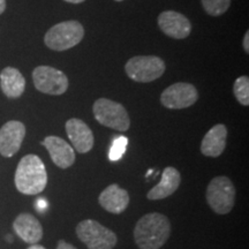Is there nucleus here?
Here are the masks:
<instances>
[{"mask_svg": "<svg viewBox=\"0 0 249 249\" xmlns=\"http://www.w3.org/2000/svg\"><path fill=\"white\" fill-rule=\"evenodd\" d=\"M170 235L169 218L158 213L144 214L134 229V239L140 249H160L169 240Z\"/></svg>", "mask_w": 249, "mask_h": 249, "instance_id": "nucleus-1", "label": "nucleus"}, {"mask_svg": "<svg viewBox=\"0 0 249 249\" xmlns=\"http://www.w3.org/2000/svg\"><path fill=\"white\" fill-rule=\"evenodd\" d=\"M14 181L21 194L36 195L44 191L48 185V172L38 156L26 155L18 161Z\"/></svg>", "mask_w": 249, "mask_h": 249, "instance_id": "nucleus-2", "label": "nucleus"}, {"mask_svg": "<svg viewBox=\"0 0 249 249\" xmlns=\"http://www.w3.org/2000/svg\"><path fill=\"white\" fill-rule=\"evenodd\" d=\"M85 36V28L77 21H65L51 27L45 34L44 42L53 51H65L79 44Z\"/></svg>", "mask_w": 249, "mask_h": 249, "instance_id": "nucleus-3", "label": "nucleus"}, {"mask_svg": "<svg viewBox=\"0 0 249 249\" xmlns=\"http://www.w3.org/2000/svg\"><path fill=\"white\" fill-rule=\"evenodd\" d=\"M207 202L217 214L231 213L235 203V187L227 177L220 176L211 180L207 188Z\"/></svg>", "mask_w": 249, "mask_h": 249, "instance_id": "nucleus-4", "label": "nucleus"}, {"mask_svg": "<svg viewBox=\"0 0 249 249\" xmlns=\"http://www.w3.org/2000/svg\"><path fill=\"white\" fill-rule=\"evenodd\" d=\"M92 112L95 119L103 126L119 132H126L129 128V116L120 103L107 98H99L93 103Z\"/></svg>", "mask_w": 249, "mask_h": 249, "instance_id": "nucleus-5", "label": "nucleus"}, {"mask_svg": "<svg viewBox=\"0 0 249 249\" xmlns=\"http://www.w3.org/2000/svg\"><path fill=\"white\" fill-rule=\"evenodd\" d=\"M76 235L88 249H113L118 241L116 233L92 219L79 223Z\"/></svg>", "mask_w": 249, "mask_h": 249, "instance_id": "nucleus-6", "label": "nucleus"}, {"mask_svg": "<svg viewBox=\"0 0 249 249\" xmlns=\"http://www.w3.org/2000/svg\"><path fill=\"white\" fill-rule=\"evenodd\" d=\"M124 71L135 82L148 83L163 75L165 62L156 55H138L127 61Z\"/></svg>", "mask_w": 249, "mask_h": 249, "instance_id": "nucleus-7", "label": "nucleus"}, {"mask_svg": "<svg viewBox=\"0 0 249 249\" xmlns=\"http://www.w3.org/2000/svg\"><path fill=\"white\" fill-rule=\"evenodd\" d=\"M33 80L38 91L53 96L66 92L70 85L66 74L50 66L36 67L33 71Z\"/></svg>", "mask_w": 249, "mask_h": 249, "instance_id": "nucleus-8", "label": "nucleus"}, {"mask_svg": "<svg viewBox=\"0 0 249 249\" xmlns=\"http://www.w3.org/2000/svg\"><path fill=\"white\" fill-rule=\"evenodd\" d=\"M198 99L197 89L191 83L178 82L161 92L160 102L171 110H181L194 105Z\"/></svg>", "mask_w": 249, "mask_h": 249, "instance_id": "nucleus-9", "label": "nucleus"}, {"mask_svg": "<svg viewBox=\"0 0 249 249\" xmlns=\"http://www.w3.org/2000/svg\"><path fill=\"white\" fill-rule=\"evenodd\" d=\"M26 127L21 121L11 120L0 128V154L4 157H12L20 150Z\"/></svg>", "mask_w": 249, "mask_h": 249, "instance_id": "nucleus-10", "label": "nucleus"}, {"mask_svg": "<svg viewBox=\"0 0 249 249\" xmlns=\"http://www.w3.org/2000/svg\"><path fill=\"white\" fill-rule=\"evenodd\" d=\"M158 26L166 36L176 39H183L189 36L192 24L185 15L174 11H166L158 17Z\"/></svg>", "mask_w": 249, "mask_h": 249, "instance_id": "nucleus-11", "label": "nucleus"}, {"mask_svg": "<svg viewBox=\"0 0 249 249\" xmlns=\"http://www.w3.org/2000/svg\"><path fill=\"white\" fill-rule=\"evenodd\" d=\"M66 132L73 149L79 154H87L91 150L95 143L92 130L89 128L85 121L76 118H71L66 123Z\"/></svg>", "mask_w": 249, "mask_h": 249, "instance_id": "nucleus-12", "label": "nucleus"}, {"mask_svg": "<svg viewBox=\"0 0 249 249\" xmlns=\"http://www.w3.org/2000/svg\"><path fill=\"white\" fill-rule=\"evenodd\" d=\"M42 145L49 151L51 160L60 169H68L75 161V151L64 139L58 136H46Z\"/></svg>", "mask_w": 249, "mask_h": 249, "instance_id": "nucleus-13", "label": "nucleus"}, {"mask_svg": "<svg viewBox=\"0 0 249 249\" xmlns=\"http://www.w3.org/2000/svg\"><path fill=\"white\" fill-rule=\"evenodd\" d=\"M13 229L21 240L35 245L43 238V227L39 220L30 213H21L15 218Z\"/></svg>", "mask_w": 249, "mask_h": 249, "instance_id": "nucleus-14", "label": "nucleus"}, {"mask_svg": "<svg viewBox=\"0 0 249 249\" xmlns=\"http://www.w3.org/2000/svg\"><path fill=\"white\" fill-rule=\"evenodd\" d=\"M98 202L104 210L119 214L128 207L129 195L127 191L120 188L117 183H112L101 193Z\"/></svg>", "mask_w": 249, "mask_h": 249, "instance_id": "nucleus-15", "label": "nucleus"}, {"mask_svg": "<svg viewBox=\"0 0 249 249\" xmlns=\"http://www.w3.org/2000/svg\"><path fill=\"white\" fill-rule=\"evenodd\" d=\"M180 182H181V176H180L179 171L172 166L165 167L161 173L160 183L152 187L148 192L147 197L152 201L169 197L179 188Z\"/></svg>", "mask_w": 249, "mask_h": 249, "instance_id": "nucleus-16", "label": "nucleus"}, {"mask_svg": "<svg viewBox=\"0 0 249 249\" xmlns=\"http://www.w3.org/2000/svg\"><path fill=\"white\" fill-rule=\"evenodd\" d=\"M227 128L225 124H218L204 135L201 143V152L207 157H218L225 150Z\"/></svg>", "mask_w": 249, "mask_h": 249, "instance_id": "nucleus-17", "label": "nucleus"}, {"mask_svg": "<svg viewBox=\"0 0 249 249\" xmlns=\"http://www.w3.org/2000/svg\"><path fill=\"white\" fill-rule=\"evenodd\" d=\"M0 88L8 98H18L26 89V80L14 67H6L0 73Z\"/></svg>", "mask_w": 249, "mask_h": 249, "instance_id": "nucleus-18", "label": "nucleus"}, {"mask_svg": "<svg viewBox=\"0 0 249 249\" xmlns=\"http://www.w3.org/2000/svg\"><path fill=\"white\" fill-rule=\"evenodd\" d=\"M234 96L244 107L249 105V79L248 76H240L235 80L234 87H233Z\"/></svg>", "mask_w": 249, "mask_h": 249, "instance_id": "nucleus-19", "label": "nucleus"}, {"mask_svg": "<svg viewBox=\"0 0 249 249\" xmlns=\"http://www.w3.org/2000/svg\"><path fill=\"white\" fill-rule=\"evenodd\" d=\"M202 5L208 14L219 17L229 9L231 0H202Z\"/></svg>", "mask_w": 249, "mask_h": 249, "instance_id": "nucleus-20", "label": "nucleus"}, {"mask_svg": "<svg viewBox=\"0 0 249 249\" xmlns=\"http://www.w3.org/2000/svg\"><path fill=\"white\" fill-rule=\"evenodd\" d=\"M127 138L124 136H119L112 143V148L110 150V160H118L124 154L126 151L127 145Z\"/></svg>", "mask_w": 249, "mask_h": 249, "instance_id": "nucleus-21", "label": "nucleus"}, {"mask_svg": "<svg viewBox=\"0 0 249 249\" xmlns=\"http://www.w3.org/2000/svg\"><path fill=\"white\" fill-rule=\"evenodd\" d=\"M36 208L37 210L43 213V211H45L46 208H48V202H46L44 198H38L36 202Z\"/></svg>", "mask_w": 249, "mask_h": 249, "instance_id": "nucleus-22", "label": "nucleus"}, {"mask_svg": "<svg viewBox=\"0 0 249 249\" xmlns=\"http://www.w3.org/2000/svg\"><path fill=\"white\" fill-rule=\"evenodd\" d=\"M57 249H76V248L74 247L73 245L68 244V242H66L65 240H59Z\"/></svg>", "mask_w": 249, "mask_h": 249, "instance_id": "nucleus-23", "label": "nucleus"}, {"mask_svg": "<svg viewBox=\"0 0 249 249\" xmlns=\"http://www.w3.org/2000/svg\"><path fill=\"white\" fill-rule=\"evenodd\" d=\"M244 49L245 51L249 52V33L248 31H246V35H245V38H244Z\"/></svg>", "mask_w": 249, "mask_h": 249, "instance_id": "nucleus-24", "label": "nucleus"}, {"mask_svg": "<svg viewBox=\"0 0 249 249\" xmlns=\"http://www.w3.org/2000/svg\"><path fill=\"white\" fill-rule=\"evenodd\" d=\"M6 9V0H0V14H2Z\"/></svg>", "mask_w": 249, "mask_h": 249, "instance_id": "nucleus-25", "label": "nucleus"}, {"mask_svg": "<svg viewBox=\"0 0 249 249\" xmlns=\"http://www.w3.org/2000/svg\"><path fill=\"white\" fill-rule=\"evenodd\" d=\"M28 249H46L45 247H43V246H40V245H37V244H35V245H31L29 248Z\"/></svg>", "mask_w": 249, "mask_h": 249, "instance_id": "nucleus-26", "label": "nucleus"}, {"mask_svg": "<svg viewBox=\"0 0 249 249\" xmlns=\"http://www.w3.org/2000/svg\"><path fill=\"white\" fill-rule=\"evenodd\" d=\"M65 1L71 2V4H81V2H83L85 0H65Z\"/></svg>", "mask_w": 249, "mask_h": 249, "instance_id": "nucleus-27", "label": "nucleus"}, {"mask_svg": "<svg viewBox=\"0 0 249 249\" xmlns=\"http://www.w3.org/2000/svg\"><path fill=\"white\" fill-rule=\"evenodd\" d=\"M116 1H123V0H116Z\"/></svg>", "mask_w": 249, "mask_h": 249, "instance_id": "nucleus-28", "label": "nucleus"}]
</instances>
